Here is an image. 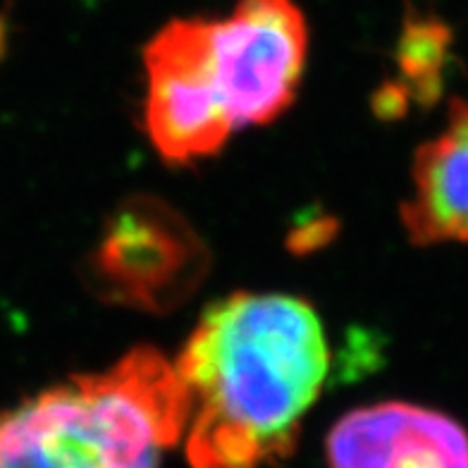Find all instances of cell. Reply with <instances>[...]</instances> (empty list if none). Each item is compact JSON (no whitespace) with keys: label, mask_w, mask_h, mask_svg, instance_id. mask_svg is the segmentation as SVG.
Instances as JSON below:
<instances>
[{"label":"cell","mask_w":468,"mask_h":468,"mask_svg":"<svg viewBox=\"0 0 468 468\" xmlns=\"http://www.w3.org/2000/svg\"><path fill=\"white\" fill-rule=\"evenodd\" d=\"M330 468H468L459 420L409 401L354 409L327 438Z\"/></svg>","instance_id":"6"},{"label":"cell","mask_w":468,"mask_h":468,"mask_svg":"<svg viewBox=\"0 0 468 468\" xmlns=\"http://www.w3.org/2000/svg\"><path fill=\"white\" fill-rule=\"evenodd\" d=\"M185 380L154 346L0 411V468H158L186 432Z\"/></svg>","instance_id":"2"},{"label":"cell","mask_w":468,"mask_h":468,"mask_svg":"<svg viewBox=\"0 0 468 468\" xmlns=\"http://www.w3.org/2000/svg\"><path fill=\"white\" fill-rule=\"evenodd\" d=\"M213 50L234 130L268 124L302 84L306 17L294 0H237L229 17L213 19Z\"/></svg>","instance_id":"5"},{"label":"cell","mask_w":468,"mask_h":468,"mask_svg":"<svg viewBox=\"0 0 468 468\" xmlns=\"http://www.w3.org/2000/svg\"><path fill=\"white\" fill-rule=\"evenodd\" d=\"M208 271L210 251L194 225L163 198L136 194L103 220L81 280L111 306L170 314L197 294Z\"/></svg>","instance_id":"3"},{"label":"cell","mask_w":468,"mask_h":468,"mask_svg":"<svg viewBox=\"0 0 468 468\" xmlns=\"http://www.w3.org/2000/svg\"><path fill=\"white\" fill-rule=\"evenodd\" d=\"M401 222L416 247L468 244V99H454L442 132L413 155Z\"/></svg>","instance_id":"7"},{"label":"cell","mask_w":468,"mask_h":468,"mask_svg":"<svg viewBox=\"0 0 468 468\" xmlns=\"http://www.w3.org/2000/svg\"><path fill=\"white\" fill-rule=\"evenodd\" d=\"M452 44L450 27L442 19L431 15H416L409 7L401 29L397 62H399L401 80H404V96L407 91L416 93V99H435L440 93L442 65L447 48Z\"/></svg>","instance_id":"8"},{"label":"cell","mask_w":468,"mask_h":468,"mask_svg":"<svg viewBox=\"0 0 468 468\" xmlns=\"http://www.w3.org/2000/svg\"><path fill=\"white\" fill-rule=\"evenodd\" d=\"M148 139L170 165L216 155L234 122L216 69L213 19L167 22L144 50Z\"/></svg>","instance_id":"4"},{"label":"cell","mask_w":468,"mask_h":468,"mask_svg":"<svg viewBox=\"0 0 468 468\" xmlns=\"http://www.w3.org/2000/svg\"><path fill=\"white\" fill-rule=\"evenodd\" d=\"M327 364L325 330L303 299L237 292L213 303L175 361L191 401V466L263 468L287 459Z\"/></svg>","instance_id":"1"},{"label":"cell","mask_w":468,"mask_h":468,"mask_svg":"<svg viewBox=\"0 0 468 468\" xmlns=\"http://www.w3.org/2000/svg\"><path fill=\"white\" fill-rule=\"evenodd\" d=\"M3 44H5V22L0 19V56H3Z\"/></svg>","instance_id":"9"}]
</instances>
